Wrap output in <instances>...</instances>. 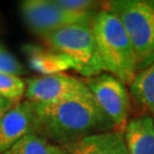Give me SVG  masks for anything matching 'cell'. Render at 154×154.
Segmentation results:
<instances>
[{"label":"cell","mask_w":154,"mask_h":154,"mask_svg":"<svg viewBox=\"0 0 154 154\" xmlns=\"http://www.w3.org/2000/svg\"><path fill=\"white\" fill-rule=\"evenodd\" d=\"M50 49L69 56L77 63V72L83 78L103 73L97 54L93 21L67 25L44 37Z\"/></svg>","instance_id":"4"},{"label":"cell","mask_w":154,"mask_h":154,"mask_svg":"<svg viewBox=\"0 0 154 154\" xmlns=\"http://www.w3.org/2000/svg\"><path fill=\"white\" fill-rule=\"evenodd\" d=\"M152 116H153V119H154V113H153V114H152Z\"/></svg>","instance_id":"17"},{"label":"cell","mask_w":154,"mask_h":154,"mask_svg":"<svg viewBox=\"0 0 154 154\" xmlns=\"http://www.w3.org/2000/svg\"><path fill=\"white\" fill-rule=\"evenodd\" d=\"M26 82L18 75L0 71V96L11 100L13 103H20L25 96Z\"/></svg>","instance_id":"14"},{"label":"cell","mask_w":154,"mask_h":154,"mask_svg":"<svg viewBox=\"0 0 154 154\" xmlns=\"http://www.w3.org/2000/svg\"><path fill=\"white\" fill-rule=\"evenodd\" d=\"M21 13L26 25L42 38L56 30L72 24L90 22L95 15H79L62 8L56 0H25Z\"/></svg>","instance_id":"6"},{"label":"cell","mask_w":154,"mask_h":154,"mask_svg":"<svg viewBox=\"0 0 154 154\" xmlns=\"http://www.w3.org/2000/svg\"><path fill=\"white\" fill-rule=\"evenodd\" d=\"M83 82L102 112L110 119L114 131L125 132L130 113V94L127 86L109 73L85 78Z\"/></svg>","instance_id":"5"},{"label":"cell","mask_w":154,"mask_h":154,"mask_svg":"<svg viewBox=\"0 0 154 154\" xmlns=\"http://www.w3.org/2000/svg\"><path fill=\"white\" fill-rule=\"evenodd\" d=\"M93 29L103 73L116 77L129 87L139 69L134 47L122 23L103 5L94 17Z\"/></svg>","instance_id":"2"},{"label":"cell","mask_w":154,"mask_h":154,"mask_svg":"<svg viewBox=\"0 0 154 154\" xmlns=\"http://www.w3.org/2000/svg\"><path fill=\"white\" fill-rule=\"evenodd\" d=\"M0 71L18 77H21V74L25 72L22 64L17 61L16 57L11 55L2 46H0Z\"/></svg>","instance_id":"15"},{"label":"cell","mask_w":154,"mask_h":154,"mask_svg":"<svg viewBox=\"0 0 154 154\" xmlns=\"http://www.w3.org/2000/svg\"><path fill=\"white\" fill-rule=\"evenodd\" d=\"M24 98L33 104H56L88 91L83 79L66 73L38 75L25 80Z\"/></svg>","instance_id":"7"},{"label":"cell","mask_w":154,"mask_h":154,"mask_svg":"<svg viewBox=\"0 0 154 154\" xmlns=\"http://www.w3.org/2000/svg\"><path fill=\"white\" fill-rule=\"evenodd\" d=\"M130 95L139 106L154 113V64L139 71L129 86Z\"/></svg>","instance_id":"12"},{"label":"cell","mask_w":154,"mask_h":154,"mask_svg":"<svg viewBox=\"0 0 154 154\" xmlns=\"http://www.w3.org/2000/svg\"><path fill=\"white\" fill-rule=\"evenodd\" d=\"M103 5L122 23L139 71L154 64V0H113Z\"/></svg>","instance_id":"3"},{"label":"cell","mask_w":154,"mask_h":154,"mask_svg":"<svg viewBox=\"0 0 154 154\" xmlns=\"http://www.w3.org/2000/svg\"><path fill=\"white\" fill-rule=\"evenodd\" d=\"M129 154H154V119L149 114L130 119L123 132Z\"/></svg>","instance_id":"11"},{"label":"cell","mask_w":154,"mask_h":154,"mask_svg":"<svg viewBox=\"0 0 154 154\" xmlns=\"http://www.w3.org/2000/svg\"><path fill=\"white\" fill-rule=\"evenodd\" d=\"M34 132V106L28 100L16 103L0 118V154Z\"/></svg>","instance_id":"8"},{"label":"cell","mask_w":154,"mask_h":154,"mask_svg":"<svg viewBox=\"0 0 154 154\" xmlns=\"http://www.w3.org/2000/svg\"><path fill=\"white\" fill-rule=\"evenodd\" d=\"M23 50L28 57L31 69L40 75H54L64 73L67 70L77 71V63L69 56L55 51L48 47H40L34 45H26Z\"/></svg>","instance_id":"10"},{"label":"cell","mask_w":154,"mask_h":154,"mask_svg":"<svg viewBox=\"0 0 154 154\" xmlns=\"http://www.w3.org/2000/svg\"><path fill=\"white\" fill-rule=\"evenodd\" d=\"M15 104H16V103H13V102L9 100V99H7V98H5V97H2V96H0V118L4 116L9 109H11Z\"/></svg>","instance_id":"16"},{"label":"cell","mask_w":154,"mask_h":154,"mask_svg":"<svg viewBox=\"0 0 154 154\" xmlns=\"http://www.w3.org/2000/svg\"><path fill=\"white\" fill-rule=\"evenodd\" d=\"M63 149L67 154H129L123 134L114 130L89 135Z\"/></svg>","instance_id":"9"},{"label":"cell","mask_w":154,"mask_h":154,"mask_svg":"<svg viewBox=\"0 0 154 154\" xmlns=\"http://www.w3.org/2000/svg\"><path fill=\"white\" fill-rule=\"evenodd\" d=\"M4 154H67L62 146L38 134H29Z\"/></svg>","instance_id":"13"},{"label":"cell","mask_w":154,"mask_h":154,"mask_svg":"<svg viewBox=\"0 0 154 154\" xmlns=\"http://www.w3.org/2000/svg\"><path fill=\"white\" fill-rule=\"evenodd\" d=\"M33 106L34 134L62 147L93 134L114 130L89 90L61 103Z\"/></svg>","instance_id":"1"}]
</instances>
